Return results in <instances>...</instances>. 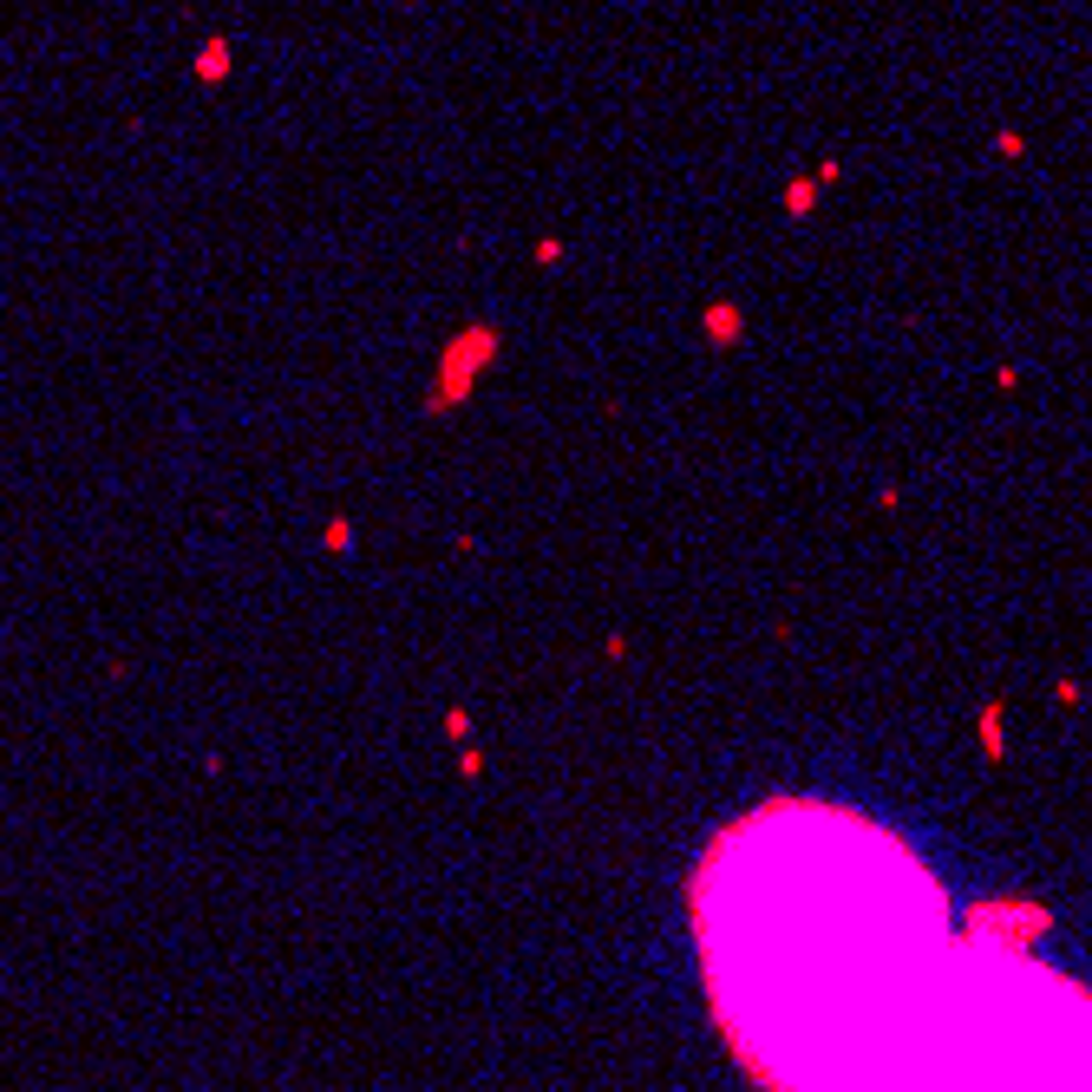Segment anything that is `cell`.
Returning <instances> with one entry per match:
<instances>
[{
  "label": "cell",
  "instance_id": "6da1fadb",
  "mask_svg": "<svg viewBox=\"0 0 1092 1092\" xmlns=\"http://www.w3.org/2000/svg\"><path fill=\"white\" fill-rule=\"evenodd\" d=\"M693 916L720 1021L778 1092H877L956 949L935 877L831 805L733 824Z\"/></svg>",
  "mask_w": 1092,
  "mask_h": 1092
},
{
  "label": "cell",
  "instance_id": "7a4b0ae2",
  "mask_svg": "<svg viewBox=\"0 0 1092 1092\" xmlns=\"http://www.w3.org/2000/svg\"><path fill=\"white\" fill-rule=\"evenodd\" d=\"M877 1092H1092V1001L981 929L949 949Z\"/></svg>",
  "mask_w": 1092,
  "mask_h": 1092
}]
</instances>
